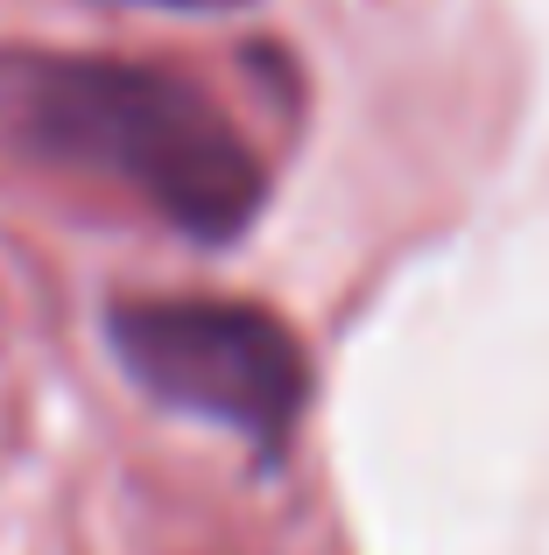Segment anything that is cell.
<instances>
[{
    "mask_svg": "<svg viewBox=\"0 0 549 555\" xmlns=\"http://www.w3.org/2000/svg\"><path fill=\"white\" fill-rule=\"evenodd\" d=\"M0 127L36 155L92 169L183 240H240L268 204V169L191 78L141 56L0 50Z\"/></svg>",
    "mask_w": 549,
    "mask_h": 555,
    "instance_id": "obj_1",
    "label": "cell"
},
{
    "mask_svg": "<svg viewBox=\"0 0 549 555\" xmlns=\"http://www.w3.org/2000/svg\"><path fill=\"white\" fill-rule=\"evenodd\" d=\"M135 8H183V14H212V8H247V0H135Z\"/></svg>",
    "mask_w": 549,
    "mask_h": 555,
    "instance_id": "obj_3",
    "label": "cell"
},
{
    "mask_svg": "<svg viewBox=\"0 0 549 555\" xmlns=\"http://www.w3.org/2000/svg\"><path fill=\"white\" fill-rule=\"evenodd\" d=\"M106 345L149 401L219 422L274 450L310 401V359L296 331L233 296H120L106 302Z\"/></svg>",
    "mask_w": 549,
    "mask_h": 555,
    "instance_id": "obj_2",
    "label": "cell"
}]
</instances>
